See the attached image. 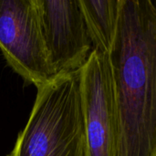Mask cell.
<instances>
[{
	"label": "cell",
	"instance_id": "6",
	"mask_svg": "<svg viewBox=\"0 0 156 156\" xmlns=\"http://www.w3.org/2000/svg\"><path fill=\"white\" fill-rule=\"evenodd\" d=\"M92 49L109 55L117 33L122 0H80Z\"/></svg>",
	"mask_w": 156,
	"mask_h": 156
},
{
	"label": "cell",
	"instance_id": "3",
	"mask_svg": "<svg viewBox=\"0 0 156 156\" xmlns=\"http://www.w3.org/2000/svg\"><path fill=\"white\" fill-rule=\"evenodd\" d=\"M0 50L12 69L37 88L53 80L37 0H0Z\"/></svg>",
	"mask_w": 156,
	"mask_h": 156
},
{
	"label": "cell",
	"instance_id": "5",
	"mask_svg": "<svg viewBox=\"0 0 156 156\" xmlns=\"http://www.w3.org/2000/svg\"><path fill=\"white\" fill-rule=\"evenodd\" d=\"M37 3L55 75L79 71L92 51L80 0H37Z\"/></svg>",
	"mask_w": 156,
	"mask_h": 156
},
{
	"label": "cell",
	"instance_id": "1",
	"mask_svg": "<svg viewBox=\"0 0 156 156\" xmlns=\"http://www.w3.org/2000/svg\"><path fill=\"white\" fill-rule=\"evenodd\" d=\"M109 58L117 156H156V0H122Z\"/></svg>",
	"mask_w": 156,
	"mask_h": 156
},
{
	"label": "cell",
	"instance_id": "4",
	"mask_svg": "<svg viewBox=\"0 0 156 156\" xmlns=\"http://www.w3.org/2000/svg\"><path fill=\"white\" fill-rule=\"evenodd\" d=\"M87 156H117L118 118L109 55L91 51L80 69Z\"/></svg>",
	"mask_w": 156,
	"mask_h": 156
},
{
	"label": "cell",
	"instance_id": "2",
	"mask_svg": "<svg viewBox=\"0 0 156 156\" xmlns=\"http://www.w3.org/2000/svg\"><path fill=\"white\" fill-rule=\"evenodd\" d=\"M37 90L8 156H87L80 70L58 75Z\"/></svg>",
	"mask_w": 156,
	"mask_h": 156
}]
</instances>
